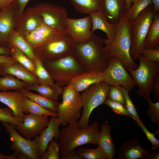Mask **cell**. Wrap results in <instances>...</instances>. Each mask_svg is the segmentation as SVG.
Listing matches in <instances>:
<instances>
[{"instance_id": "1", "label": "cell", "mask_w": 159, "mask_h": 159, "mask_svg": "<svg viewBox=\"0 0 159 159\" xmlns=\"http://www.w3.org/2000/svg\"><path fill=\"white\" fill-rule=\"evenodd\" d=\"M105 40L93 34L87 41L74 43L73 54L86 71L102 72L107 68L109 58L103 46Z\"/></svg>"}, {"instance_id": "2", "label": "cell", "mask_w": 159, "mask_h": 159, "mask_svg": "<svg viewBox=\"0 0 159 159\" xmlns=\"http://www.w3.org/2000/svg\"><path fill=\"white\" fill-rule=\"evenodd\" d=\"M99 124V122H95L87 127L82 128L78 125V120H74L60 130L59 143L61 157L83 145H98L100 133Z\"/></svg>"}, {"instance_id": "3", "label": "cell", "mask_w": 159, "mask_h": 159, "mask_svg": "<svg viewBox=\"0 0 159 159\" xmlns=\"http://www.w3.org/2000/svg\"><path fill=\"white\" fill-rule=\"evenodd\" d=\"M115 26L116 34L115 39L110 44L104 47L106 53L109 58L116 57L119 58L126 70L135 69L138 66L130 54L132 28L125 14Z\"/></svg>"}, {"instance_id": "4", "label": "cell", "mask_w": 159, "mask_h": 159, "mask_svg": "<svg viewBox=\"0 0 159 159\" xmlns=\"http://www.w3.org/2000/svg\"><path fill=\"white\" fill-rule=\"evenodd\" d=\"M55 83L62 87L69 84L75 76L85 70L72 54L51 61H42Z\"/></svg>"}, {"instance_id": "5", "label": "cell", "mask_w": 159, "mask_h": 159, "mask_svg": "<svg viewBox=\"0 0 159 159\" xmlns=\"http://www.w3.org/2000/svg\"><path fill=\"white\" fill-rule=\"evenodd\" d=\"M110 86L104 81L95 83L85 90L81 95L83 111L78 125L82 128L89 126L90 116L93 110L104 103L107 99Z\"/></svg>"}, {"instance_id": "6", "label": "cell", "mask_w": 159, "mask_h": 159, "mask_svg": "<svg viewBox=\"0 0 159 159\" xmlns=\"http://www.w3.org/2000/svg\"><path fill=\"white\" fill-rule=\"evenodd\" d=\"M156 13L153 6L150 5L131 23L132 38L130 54L134 61L141 54L148 31Z\"/></svg>"}, {"instance_id": "7", "label": "cell", "mask_w": 159, "mask_h": 159, "mask_svg": "<svg viewBox=\"0 0 159 159\" xmlns=\"http://www.w3.org/2000/svg\"><path fill=\"white\" fill-rule=\"evenodd\" d=\"M62 95V101L59 105L57 118L60 125L65 126L80 118L82 102L80 92L75 91L70 84L63 87Z\"/></svg>"}, {"instance_id": "8", "label": "cell", "mask_w": 159, "mask_h": 159, "mask_svg": "<svg viewBox=\"0 0 159 159\" xmlns=\"http://www.w3.org/2000/svg\"><path fill=\"white\" fill-rule=\"evenodd\" d=\"M138 59L139 66L129 72L138 86L137 94L146 100L150 98L154 80L159 74V63L148 61L141 54Z\"/></svg>"}, {"instance_id": "9", "label": "cell", "mask_w": 159, "mask_h": 159, "mask_svg": "<svg viewBox=\"0 0 159 159\" xmlns=\"http://www.w3.org/2000/svg\"><path fill=\"white\" fill-rule=\"evenodd\" d=\"M74 43L66 32L60 37L33 49L36 57L42 61H51L73 54Z\"/></svg>"}, {"instance_id": "10", "label": "cell", "mask_w": 159, "mask_h": 159, "mask_svg": "<svg viewBox=\"0 0 159 159\" xmlns=\"http://www.w3.org/2000/svg\"><path fill=\"white\" fill-rule=\"evenodd\" d=\"M0 122L9 134L11 142L10 150L16 152V159H40L35 139L32 140L23 137L16 130L15 125L8 122Z\"/></svg>"}, {"instance_id": "11", "label": "cell", "mask_w": 159, "mask_h": 159, "mask_svg": "<svg viewBox=\"0 0 159 159\" xmlns=\"http://www.w3.org/2000/svg\"><path fill=\"white\" fill-rule=\"evenodd\" d=\"M102 73L104 81L109 85L123 87L129 92L136 85L133 78L117 57L109 58L108 65Z\"/></svg>"}, {"instance_id": "12", "label": "cell", "mask_w": 159, "mask_h": 159, "mask_svg": "<svg viewBox=\"0 0 159 159\" xmlns=\"http://www.w3.org/2000/svg\"><path fill=\"white\" fill-rule=\"evenodd\" d=\"M45 25L59 31H67L68 12L64 7L53 4L41 3L34 6Z\"/></svg>"}, {"instance_id": "13", "label": "cell", "mask_w": 159, "mask_h": 159, "mask_svg": "<svg viewBox=\"0 0 159 159\" xmlns=\"http://www.w3.org/2000/svg\"><path fill=\"white\" fill-rule=\"evenodd\" d=\"M92 21L90 15L77 19H67V31L75 43H81L89 39L93 33ZM94 34V33H93Z\"/></svg>"}, {"instance_id": "14", "label": "cell", "mask_w": 159, "mask_h": 159, "mask_svg": "<svg viewBox=\"0 0 159 159\" xmlns=\"http://www.w3.org/2000/svg\"><path fill=\"white\" fill-rule=\"evenodd\" d=\"M17 9V5L15 0L9 5L0 10L1 46L9 48L8 39L11 32L15 30L17 21L16 17Z\"/></svg>"}, {"instance_id": "15", "label": "cell", "mask_w": 159, "mask_h": 159, "mask_svg": "<svg viewBox=\"0 0 159 159\" xmlns=\"http://www.w3.org/2000/svg\"><path fill=\"white\" fill-rule=\"evenodd\" d=\"M49 116L25 114L22 123L15 128L25 138L30 139L38 135L48 125Z\"/></svg>"}, {"instance_id": "16", "label": "cell", "mask_w": 159, "mask_h": 159, "mask_svg": "<svg viewBox=\"0 0 159 159\" xmlns=\"http://www.w3.org/2000/svg\"><path fill=\"white\" fill-rule=\"evenodd\" d=\"M65 32L55 30L42 23L24 37L33 48L34 49L60 37Z\"/></svg>"}, {"instance_id": "17", "label": "cell", "mask_w": 159, "mask_h": 159, "mask_svg": "<svg viewBox=\"0 0 159 159\" xmlns=\"http://www.w3.org/2000/svg\"><path fill=\"white\" fill-rule=\"evenodd\" d=\"M59 125L57 117L51 116L47 126L35 138L39 158L47 150L50 141L53 139L56 140L59 139Z\"/></svg>"}, {"instance_id": "18", "label": "cell", "mask_w": 159, "mask_h": 159, "mask_svg": "<svg viewBox=\"0 0 159 159\" xmlns=\"http://www.w3.org/2000/svg\"><path fill=\"white\" fill-rule=\"evenodd\" d=\"M42 23L41 16L34 7H29L24 10L17 19L15 30L24 37L29 33Z\"/></svg>"}, {"instance_id": "19", "label": "cell", "mask_w": 159, "mask_h": 159, "mask_svg": "<svg viewBox=\"0 0 159 159\" xmlns=\"http://www.w3.org/2000/svg\"><path fill=\"white\" fill-rule=\"evenodd\" d=\"M101 11L107 20L116 25L126 11L125 0H101Z\"/></svg>"}, {"instance_id": "20", "label": "cell", "mask_w": 159, "mask_h": 159, "mask_svg": "<svg viewBox=\"0 0 159 159\" xmlns=\"http://www.w3.org/2000/svg\"><path fill=\"white\" fill-rule=\"evenodd\" d=\"M151 155L141 147L138 140L132 139L122 144L117 155L120 159H148Z\"/></svg>"}, {"instance_id": "21", "label": "cell", "mask_w": 159, "mask_h": 159, "mask_svg": "<svg viewBox=\"0 0 159 159\" xmlns=\"http://www.w3.org/2000/svg\"><path fill=\"white\" fill-rule=\"evenodd\" d=\"M24 96L19 90L0 91V102L7 106L12 112L13 116L23 118L25 114L23 105Z\"/></svg>"}, {"instance_id": "22", "label": "cell", "mask_w": 159, "mask_h": 159, "mask_svg": "<svg viewBox=\"0 0 159 159\" xmlns=\"http://www.w3.org/2000/svg\"><path fill=\"white\" fill-rule=\"evenodd\" d=\"M92 21V33L99 29L105 32L107 39H105V46L111 44L114 40L116 34L115 25L110 23L106 19L101 11L90 15Z\"/></svg>"}, {"instance_id": "23", "label": "cell", "mask_w": 159, "mask_h": 159, "mask_svg": "<svg viewBox=\"0 0 159 159\" xmlns=\"http://www.w3.org/2000/svg\"><path fill=\"white\" fill-rule=\"evenodd\" d=\"M7 74L13 75L29 84H39L35 75L18 63H0V75L3 76Z\"/></svg>"}, {"instance_id": "24", "label": "cell", "mask_w": 159, "mask_h": 159, "mask_svg": "<svg viewBox=\"0 0 159 159\" xmlns=\"http://www.w3.org/2000/svg\"><path fill=\"white\" fill-rule=\"evenodd\" d=\"M102 81H104L102 72L85 71L74 77L69 84L75 91L80 92L92 85Z\"/></svg>"}, {"instance_id": "25", "label": "cell", "mask_w": 159, "mask_h": 159, "mask_svg": "<svg viewBox=\"0 0 159 159\" xmlns=\"http://www.w3.org/2000/svg\"><path fill=\"white\" fill-rule=\"evenodd\" d=\"M111 127L107 121L100 127L98 145L104 151L107 159H113L115 154V146L111 135Z\"/></svg>"}, {"instance_id": "26", "label": "cell", "mask_w": 159, "mask_h": 159, "mask_svg": "<svg viewBox=\"0 0 159 159\" xmlns=\"http://www.w3.org/2000/svg\"><path fill=\"white\" fill-rule=\"evenodd\" d=\"M8 47H15L24 53L34 62L36 57L33 48L26 41L24 37L15 30L10 34L8 40Z\"/></svg>"}, {"instance_id": "27", "label": "cell", "mask_w": 159, "mask_h": 159, "mask_svg": "<svg viewBox=\"0 0 159 159\" xmlns=\"http://www.w3.org/2000/svg\"><path fill=\"white\" fill-rule=\"evenodd\" d=\"M26 89L29 90L35 91L43 97L56 101L58 100L59 95L62 94L63 91L62 87L55 83L50 86L37 83L29 84Z\"/></svg>"}, {"instance_id": "28", "label": "cell", "mask_w": 159, "mask_h": 159, "mask_svg": "<svg viewBox=\"0 0 159 159\" xmlns=\"http://www.w3.org/2000/svg\"><path fill=\"white\" fill-rule=\"evenodd\" d=\"M19 90L24 97L42 107L57 112L60 103L57 101L48 99L39 94L34 93L26 89H21Z\"/></svg>"}, {"instance_id": "29", "label": "cell", "mask_w": 159, "mask_h": 159, "mask_svg": "<svg viewBox=\"0 0 159 159\" xmlns=\"http://www.w3.org/2000/svg\"><path fill=\"white\" fill-rule=\"evenodd\" d=\"M74 9L82 14L89 15L101 11V0H69Z\"/></svg>"}, {"instance_id": "30", "label": "cell", "mask_w": 159, "mask_h": 159, "mask_svg": "<svg viewBox=\"0 0 159 159\" xmlns=\"http://www.w3.org/2000/svg\"><path fill=\"white\" fill-rule=\"evenodd\" d=\"M159 14H155L147 36L144 48L155 49L159 48Z\"/></svg>"}, {"instance_id": "31", "label": "cell", "mask_w": 159, "mask_h": 159, "mask_svg": "<svg viewBox=\"0 0 159 159\" xmlns=\"http://www.w3.org/2000/svg\"><path fill=\"white\" fill-rule=\"evenodd\" d=\"M23 105L25 114H30L37 116L46 115L58 117L57 112L46 109L24 96Z\"/></svg>"}, {"instance_id": "32", "label": "cell", "mask_w": 159, "mask_h": 159, "mask_svg": "<svg viewBox=\"0 0 159 159\" xmlns=\"http://www.w3.org/2000/svg\"><path fill=\"white\" fill-rule=\"evenodd\" d=\"M29 84L10 74H7L0 77V91L9 90H19L26 89Z\"/></svg>"}, {"instance_id": "33", "label": "cell", "mask_w": 159, "mask_h": 159, "mask_svg": "<svg viewBox=\"0 0 159 159\" xmlns=\"http://www.w3.org/2000/svg\"><path fill=\"white\" fill-rule=\"evenodd\" d=\"M34 63V75L39 84L50 86L54 83V81L44 67L42 60L36 57Z\"/></svg>"}, {"instance_id": "34", "label": "cell", "mask_w": 159, "mask_h": 159, "mask_svg": "<svg viewBox=\"0 0 159 159\" xmlns=\"http://www.w3.org/2000/svg\"><path fill=\"white\" fill-rule=\"evenodd\" d=\"M152 4V0H134L130 8L126 11L125 16L131 23L146 8Z\"/></svg>"}, {"instance_id": "35", "label": "cell", "mask_w": 159, "mask_h": 159, "mask_svg": "<svg viewBox=\"0 0 159 159\" xmlns=\"http://www.w3.org/2000/svg\"><path fill=\"white\" fill-rule=\"evenodd\" d=\"M11 56L18 63L26 68L34 74V62L22 51L14 46L10 47Z\"/></svg>"}, {"instance_id": "36", "label": "cell", "mask_w": 159, "mask_h": 159, "mask_svg": "<svg viewBox=\"0 0 159 159\" xmlns=\"http://www.w3.org/2000/svg\"><path fill=\"white\" fill-rule=\"evenodd\" d=\"M77 152L83 159H107L106 155L99 145L95 149L80 148L77 150Z\"/></svg>"}, {"instance_id": "37", "label": "cell", "mask_w": 159, "mask_h": 159, "mask_svg": "<svg viewBox=\"0 0 159 159\" xmlns=\"http://www.w3.org/2000/svg\"><path fill=\"white\" fill-rule=\"evenodd\" d=\"M122 92L125 100V106L132 118L137 123L142 121L135 107L131 100L129 94V91L124 87L118 86Z\"/></svg>"}, {"instance_id": "38", "label": "cell", "mask_w": 159, "mask_h": 159, "mask_svg": "<svg viewBox=\"0 0 159 159\" xmlns=\"http://www.w3.org/2000/svg\"><path fill=\"white\" fill-rule=\"evenodd\" d=\"M59 143L54 139L49 143L47 148L40 159H59Z\"/></svg>"}, {"instance_id": "39", "label": "cell", "mask_w": 159, "mask_h": 159, "mask_svg": "<svg viewBox=\"0 0 159 159\" xmlns=\"http://www.w3.org/2000/svg\"><path fill=\"white\" fill-rule=\"evenodd\" d=\"M9 122L15 126L21 124L23 121V118L14 117L11 110L9 108H0V121Z\"/></svg>"}, {"instance_id": "40", "label": "cell", "mask_w": 159, "mask_h": 159, "mask_svg": "<svg viewBox=\"0 0 159 159\" xmlns=\"http://www.w3.org/2000/svg\"><path fill=\"white\" fill-rule=\"evenodd\" d=\"M148 103L147 113L151 121L159 126V101L153 103L150 98L146 100Z\"/></svg>"}, {"instance_id": "41", "label": "cell", "mask_w": 159, "mask_h": 159, "mask_svg": "<svg viewBox=\"0 0 159 159\" xmlns=\"http://www.w3.org/2000/svg\"><path fill=\"white\" fill-rule=\"evenodd\" d=\"M109 86V90L107 99L125 105V98L122 92L119 87L115 86Z\"/></svg>"}, {"instance_id": "42", "label": "cell", "mask_w": 159, "mask_h": 159, "mask_svg": "<svg viewBox=\"0 0 159 159\" xmlns=\"http://www.w3.org/2000/svg\"><path fill=\"white\" fill-rule=\"evenodd\" d=\"M104 103L108 106L116 113L120 115H126L132 118L125 105L121 103L111 100L107 99Z\"/></svg>"}, {"instance_id": "43", "label": "cell", "mask_w": 159, "mask_h": 159, "mask_svg": "<svg viewBox=\"0 0 159 159\" xmlns=\"http://www.w3.org/2000/svg\"><path fill=\"white\" fill-rule=\"evenodd\" d=\"M137 123L142 129L148 139L151 143L152 145L151 149L154 150L158 148L159 147V140L155 137V133L150 132L146 127L142 121Z\"/></svg>"}, {"instance_id": "44", "label": "cell", "mask_w": 159, "mask_h": 159, "mask_svg": "<svg viewBox=\"0 0 159 159\" xmlns=\"http://www.w3.org/2000/svg\"><path fill=\"white\" fill-rule=\"evenodd\" d=\"M141 54L148 60L159 63V49L143 48Z\"/></svg>"}, {"instance_id": "45", "label": "cell", "mask_w": 159, "mask_h": 159, "mask_svg": "<svg viewBox=\"0 0 159 159\" xmlns=\"http://www.w3.org/2000/svg\"><path fill=\"white\" fill-rule=\"evenodd\" d=\"M17 5V9L16 17L18 19L21 16L25 10V8L30 0H15Z\"/></svg>"}, {"instance_id": "46", "label": "cell", "mask_w": 159, "mask_h": 159, "mask_svg": "<svg viewBox=\"0 0 159 159\" xmlns=\"http://www.w3.org/2000/svg\"><path fill=\"white\" fill-rule=\"evenodd\" d=\"M152 92H153L154 100L159 101V74L155 78L152 86Z\"/></svg>"}, {"instance_id": "47", "label": "cell", "mask_w": 159, "mask_h": 159, "mask_svg": "<svg viewBox=\"0 0 159 159\" xmlns=\"http://www.w3.org/2000/svg\"><path fill=\"white\" fill-rule=\"evenodd\" d=\"M61 159H82L79 155L77 151L75 149L72 150L68 153L65 155L61 157Z\"/></svg>"}, {"instance_id": "48", "label": "cell", "mask_w": 159, "mask_h": 159, "mask_svg": "<svg viewBox=\"0 0 159 159\" xmlns=\"http://www.w3.org/2000/svg\"><path fill=\"white\" fill-rule=\"evenodd\" d=\"M17 62L11 56L0 55V63H16Z\"/></svg>"}, {"instance_id": "49", "label": "cell", "mask_w": 159, "mask_h": 159, "mask_svg": "<svg viewBox=\"0 0 159 159\" xmlns=\"http://www.w3.org/2000/svg\"><path fill=\"white\" fill-rule=\"evenodd\" d=\"M15 0H0V10L10 5Z\"/></svg>"}, {"instance_id": "50", "label": "cell", "mask_w": 159, "mask_h": 159, "mask_svg": "<svg viewBox=\"0 0 159 159\" xmlns=\"http://www.w3.org/2000/svg\"><path fill=\"white\" fill-rule=\"evenodd\" d=\"M0 55L11 56L10 48L0 46Z\"/></svg>"}, {"instance_id": "51", "label": "cell", "mask_w": 159, "mask_h": 159, "mask_svg": "<svg viewBox=\"0 0 159 159\" xmlns=\"http://www.w3.org/2000/svg\"><path fill=\"white\" fill-rule=\"evenodd\" d=\"M17 154L14 151L13 154L10 155H5L0 153V159H16Z\"/></svg>"}, {"instance_id": "52", "label": "cell", "mask_w": 159, "mask_h": 159, "mask_svg": "<svg viewBox=\"0 0 159 159\" xmlns=\"http://www.w3.org/2000/svg\"><path fill=\"white\" fill-rule=\"evenodd\" d=\"M154 9L156 13L159 11V0H152Z\"/></svg>"}, {"instance_id": "53", "label": "cell", "mask_w": 159, "mask_h": 159, "mask_svg": "<svg viewBox=\"0 0 159 159\" xmlns=\"http://www.w3.org/2000/svg\"><path fill=\"white\" fill-rule=\"evenodd\" d=\"M134 0H125L126 3V11L129 9L132 6Z\"/></svg>"}, {"instance_id": "54", "label": "cell", "mask_w": 159, "mask_h": 159, "mask_svg": "<svg viewBox=\"0 0 159 159\" xmlns=\"http://www.w3.org/2000/svg\"><path fill=\"white\" fill-rule=\"evenodd\" d=\"M159 159V152H158L150 156L148 159Z\"/></svg>"}]
</instances>
